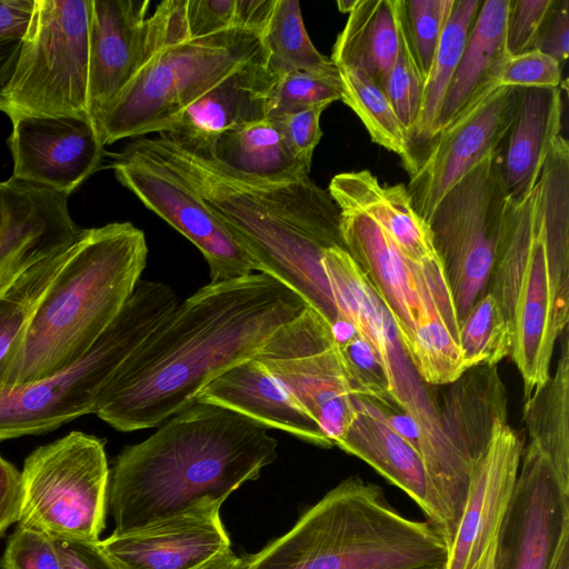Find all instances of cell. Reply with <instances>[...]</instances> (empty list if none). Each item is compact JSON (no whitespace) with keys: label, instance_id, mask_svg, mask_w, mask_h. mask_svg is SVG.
<instances>
[{"label":"cell","instance_id":"6da1fadb","mask_svg":"<svg viewBox=\"0 0 569 569\" xmlns=\"http://www.w3.org/2000/svg\"><path fill=\"white\" fill-rule=\"evenodd\" d=\"M307 306L263 272L200 288L129 358L96 415L124 432L160 426L222 372L253 358Z\"/></svg>","mask_w":569,"mask_h":569},{"label":"cell","instance_id":"7a4b0ae2","mask_svg":"<svg viewBox=\"0 0 569 569\" xmlns=\"http://www.w3.org/2000/svg\"><path fill=\"white\" fill-rule=\"evenodd\" d=\"M129 146L193 191L248 251L256 271L289 287L330 326L341 318L322 268L327 249H345L340 209L328 190L310 178L249 180L220 166L199 141L168 131Z\"/></svg>","mask_w":569,"mask_h":569},{"label":"cell","instance_id":"3957f363","mask_svg":"<svg viewBox=\"0 0 569 569\" xmlns=\"http://www.w3.org/2000/svg\"><path fill=\"white\" fill-rule=\"evenodd\" d=\"M277 456L278 441L267 427L194 402L114 459L108 492L113 533L141 530L204 505L221 507Z\"/></svg>","mask_w":569,"mask_h":569},{"label":"cell","instance_id":"277c9868","mask_svg":"<svg viewBox=\"0 0 569 569\" xmlns=\"http://www.w3.org/2000/svg\"><path fill=\"white\" fill-rule=\"evenodd\" d=\"M488 291L511 335L510 357L526 399L550 377L569 298V144L551 147L536 186L510 198L497 239Z\"/></svg>","mask_w":569,"mask_h":569},{"label":"cell","instance_id":"5b68a950","mask_svg":"<svg viewBox=\"0 0 569 569\" xmlns=\"http://www.w3.org/2000/svg\"><path fill=\"white\" fill-rule=\"evenodd\" d=\"M131 222L86 229L0 362V389L47 379L81 359L118 317L147 264Z\"/></svg>","mask_w":569,"mask_h":569},{"label":"cell","instance_id":"8992f818","mask_svg":"<svg viewBox=\"0 0 569 569\" xmlns=\"http://www.w3.org/2000/svg\"><path fill=\"white\" fill-rule=\"evenodd\" d=\"M448 553L430 522L402 516L378 485L351 476L244 557L246 569H443Z\"/></svg>","mask_w":569,"mask_h":569},{"label":"cell","instance_id":"52a82bcc","mask_svg":"<svg viewBox=\"0 0 569 569\" xmlns=\"http://www.w3.org/2000/svg\"><path fill=\"white\" fill-rule=\"evenodd\" d=\"M177 305L172 287L140 280L118 317L81 359L47 379L0 389V440L47 432L96 413L120 369Z\"/></svg>","mask_w":569,"mask_h":569},{"label":"cell","instance_id":"ba28073f","mask_svg":"<svg viewBox=\"0 0 569 569\" xmlns=\"http://www.w3.org/2000/svg\"><path fill=\"white\" fill-rule=\"evenodd\" d=\"M264 54L260 37L239 28L162 50L109 108L99 128L102 144L167 130L223 78Z\"/></svg>","mask_w":569,"mask_h":569},{"label":"cell","instance_id":"9c48e42d","mask_svg":"<svg viewBox=\"0 0 569 569\" xmlns=\"http://www.w3.org/2000/svg\"><path fill=\"white\" fill-rule=\"evenodd\" d=\"M91 0H34L0 111L22 116L88 117ZM90 119V118H89Z\"/></svg>","mask_w":569,"mask_h":569},{"label":"cell","instance_id":"30bf717a","mask_svg":"<svg viewBox=\"0 0 569 569\" xmlns=\"http://www.w3.org/2000/svg\"><path fill=\"white\" fill-rule=\"evenodd\" d=\"M109 478L104 441L94 436L73 431L38 447L21 470L18 525L54 539L100 540Z\"/></svg>","mask_w":569,"mask_h":569},{"label":"cell","instance_id":"8fae6325","mask_svg":"<svg viewBox=\"0 0 569 569\" xmlns=\"http://www.w3.org/2000/svg\"><path fill=\"white\" fill-rule=\"evenodd\" d=\"M501 149L458 181L428 220L459 322L489 287L497 239L509 201L501 173Z\"/></svg>","mask_w":569,"mask_h":569},{"label":"cell","instance_id":"7c38bea8","mask_svg":"<svg viewBox=\"0 0 569 569\" xmlns=\"http://www.w3.org/2000/svg\"><path fill=\"white\" fill-rule=\"evenodd\" d=\"M187 0H91L88 116L99 134L109 108L129 82L162 50L190 40Z\"/></svg>","mask_w":569,"mask_h":569},{"label":"cell","instance_id":"4fadbf2b","mask_svg":"<svg viewBox=\"0 0 569 569\" xmlns=\"http://www.w3.org/2000/svg\"><path fill=\"white\" fill-rule=\"evenodd\" d=\"M295 397L337 446L356 416L339 347L329 322L307 306L253 357Z\"/></svg>","mask_w":569,"mask_h":569},{"label":"cell","instance_id":"5bb4252c","mask_svg":"<svg viewBox=\"0 0 569 569\" xmlns=\"http://www.w3.org/2000/svg\"><path fill=\"white\" fill-rule=\"evenodd\" d=\"M111 168L122 186L199 249L210 283L256 271L252 258L222 221L159 162L127 144L113 154Z\"/></svg>","mask_w":569,"mask_h":569},{"label":"cell","instance_id":"9a60e30c","mask_svg":"<svg viewBox=\"0 0 569 569\" xmlns=\"http://www.w3.org/2000/svg\"><path fill=\"white\" fill-rule=\"evenodd\" d=\"M517 103V88L493 87L436 133L418 158L406 187L415 210L427 222L458 181L501 149Z\"/></svg>","mask_w":569,"mask_h":569},{"label":"cell","instance_id":"2e32d148","mask_svg":"<svg viewBox=\"0 0 569 569\" xmlns=\"http://www.w3.org/2000/svg\"><path fill=\"white\" fill-rule=\"evenodd\" d=\"M322 268L341 318L349 320L379 355L392 396L422 431L438 423V405L413 368L395 322L360 269L343 248H329Z\"/></svg>","mask_w":569,"mask_h":569},{"label":"cell","instance_id":"e0dca14e","mask_svg":"<svg viewBox=\"0 0 569 569\" xmlns=\"http://www.w3.org/2000/svg\"><path fill=\"white\" fill-rule=\"evenodd\" d=\"M568 528L569 489L560 482L547 455L529 441L500 531L501 569H548Z\"/></svg>","mask_w":569,"mask_h":569},{"label":"cell","instance_id":"ac0fdd59","mask_svg":"<svg viewBox=\"0 0 569 569\" xmlns=\"http://www.w3.org/2000/svg\"><path fill=\"white\" fill-rule=\"evenodd\" d=\"M12 177L70 194L98 170L104 150L97 129L82 116H22L8 140Z\"/></svg>","mask_w":569,"mask_h":569},{"label":"cell","instance_id":"d6986e66","mask_svg":"<svg viewBox=\"0 0 569 569\" xmlns=\"http://www.w3.org/2000/svg\"><path fill=\"white\" fill-rule=\"evenodd\" d=\"M525 442L507 421L495 425L478 459L443 569H470L500 533L512 502Z\"/></svg>","mask_w":569,"mask_h":569},{"label":"cell","instance_id":"ffe728a7","mask_svg":"<svg viewBox=\"0 0 569 569\" xmlns=\"http://www.w3.org/2000/svg\"><path fill=\"white\" fill-rule=\"evenodd\" d=\"M6 220L0 233V297L31 264L79 238L68 194L13 177L0 182Z\"/></svg>","mask_w":569,"mask_h":569},{"label":"cell","instance_id":"44dd1931","mask_svg":"<svg viewBox=\"0 0 569 569\" xmlns=\"http://www.w3.org/2000/svg\"><path fill=\"white\" fill-rule=\"evenodd\" d=\"M220 506L204 505L158 525L98 541L119 569H198L231 548Z\"/></svg>","mask_w":569,"mask_h":569},{"label":"cell","instance_id":"7402d4cb","mask_svg":"<svg viewBox=\"0 0 569 569\" xmlns=\"http://www.w3.org/2000/svg\"><path fill=\"white\" fill-rule=\"evenodd\" d=\"M353 402L356 416L337 447L360 458L405 491L449 547L448 521L420 453L389 425L369 398L353 396Z\"/></svg>","mask_w":569,"mask_h":569},{"label":"cell","instance_id":"603a6c76","mask_svg":"<svg viewBox=\"0 0 569 569\" xmlns=\"http://www.w3.org/2000/svg\"><path fill=\"white\" fill-rule=\"evenodd\" d=\"M416 313L407 355L426 385L447 386L463 372L459 318L438 256L412 262Z\"/></svg>","mask_w":569,"mask_h":569},{"label":"cell","instance_id":"cb8c5ba5","mask_svg":"<svg viewBox=\"0 0 569 569\" xmlns=\"http://www.w3.org/2000/svg\"><path fill=\"white\" fill-rule=\"evenodd\" d=\"M196 402L223 407L321 448L333 447L288 389L254 358L213 379Z\"/></svg>","mask_w":569,"mask_h":569},{"label":"cell","instance_id":"d4e9b609","mask_svg":"<svg viewBox=\"0 0 569 569\" xmlns=\"http://www.w3.org/2000/svg\"><path fill=\"white\" fill-rule=\"evenodd\" d=\"M346 251L385 305L407 352L415 328L416 292L412 262L387 232L359 211L340 209Z\"/></svg>","mask_w":569,"mask_h":569},{"label":"cell","instance_id":"484cf974","mask_svg":"<svg viewBox=\"0 0 569 569\" xmlns=\"http://www.w3.org/2000/svg\"><path fill=\"white\" fill-rule=\"evenodd\" d=\"M438 405L442 433L471 472L483 453L495 425L507 421V392L497 366L467 369L452 381Z\"/></svg>","mask_w":569,"mask_h":569},{"label":"cell","instance_id":"4316f807","mask_svg":"<svg viewBox=\"0 0 569 569\" xmlns=\"http://www.w3.org/2000/svg\"><path fill=\"white\" fill-rule=\"evenodd\" d=\"M278 78L267 67L266 54L253 59L212 87L164 131L207 140L224 130L263 120L268 118L269 97Z\"/></svg>","mask_w":569,"mask_h":569},{"label":"cell","instance_id":"83f0119b","mask_svg":"<svg viewBox=\"0 0 569 569\" xmlns=\"http://www.w3.org/2000/svg\"><path fill=\"white\" fill-rule=\"evenodd\" d=\"M328 191L339 209L365 213L410 261L436 256L428 222L415 210L405 184H382L369 170L336 174Z\"/></svg>","mask_w":569,"mask_h":569},{"label":"cell","instance_id":"f1b7e54d","mask_svg":"<svg viewBox=\"0 0 569 569\" xmlns=\"http://www.w3.org/2000/svg\"><path fill=\"white\" fill-rule=\"evenodd\" d=\"M517 89V110L501 152L502 180L510 198L526 194L536 186L561 134L563 111L561 87Z\"/></svg>","mask_w":569,"mask_h":569},{"label":"cell","instance_id":"f546056e","mask_svg":"<svg viewBox=\"0 0 569 569\" xmlns=\"http://www.w3.org/2000/svg\"><path fill=\"white\" fill-rule=\"evenodd\" d=\"M193 140L220 166L252 181L290 182L309 178L311 162L291 149L269 118L224 130L207 140Z\"/></svg>","mask_w":569,"mask_h":569},{"label":"cell","instance_id":"4dcf8cb0","mask_svg":"<svg viewBox=\"0 0 569 569\" xmlns=\"http://www.w3.org/2000/svg\"><path fill=\"white\" fill-rule=\"evenodd\" d=\"M509 6L510 0L482 1L445 96L436 133L479 96L498 87L497 76L508 56L506 20Z\"/></svg>","mask_w":569,"mask_h":569},{"label":"cell","instance_id":"1f68e13d","mask_svg":"<svg viewBox=\"0 0 569 569\" xmlns=\"http://www.w3.org/2000/svg\"><path fill=\"white\" fill-rule=\"evenodd\" d=\"M401 0H357L333 44L335 66L362 71L383 89L396 59Z\"/></svg>","mask_w":569,"mask_h":569},{"label":"cell","instance_id":"d6a6232c","mask_svg":"<svg viewBox=\"0 0 569 569\" xmlns=\"http://www.w3.org/2000/svg\"><path fill=\"white\" fill-rule=\"evenodd\" d=\"M481 4V0H453L448 21L425 80L418 121L410 136L413 169L418 158L436 134L445 96Z\"/></svg>","mask_w":569,"mask_h":569},{"label":"cell","instance_id":"836d02e7","mask_svg":"<svg viewBox=\"0 0 569 569\" xmlns=\"http://www.w3.org/2000/svg\"><path fill=\"white\" fill-rule=\"evenodd\" d=\"M561 356L553 375L526 399L523 419L530 441L549 458L560 482L569 489V348L562 332Z\"/></svg>","mask_w":569,"mask_h":569},{"label":"cell","instance_id":"e575fe53","mask_svg":"<svg viewBox=\"0 0 569 569\" xmlns=\"http://www.w3.org/2000/svg\"><path fill=\"white\" fill-rule=\"evenodd\" d=\"M267 67L278 77L289 72H308L337 77L332 60L320 53L306 30L300 3L277 0L268 27L260 37Z\"/></svg>","mask_w":569,"mask_h":569},{"label":"cell","instance_id":"d590c367","mask_svg":"<svg viewBox=\"0 0 569 569\" xmlns=\"http://www.w3.org/2000/svg\"><path fill=\"white\" fill-rule=\"evenodd\" d=\"M336 68L340 80L341 101L359 117L375 143L400 157L410 174L413 161L409 136L383 90L360 70L343 66Z\"/></svg>","mask_w":569,"mask_h":569},{"label":"cell","instance_id":"8d00e7d4","mask_svg":"<svg viewBox=\"0 0 569 569\" xmlns=\"http://www.w3.org/2000/svg\"><path fill=\"white\" fill-rule=\"evenodd\" d=\"M82 234L28 267L1 295L0 362L30 321L50 283Z\"/></svg>","mask_w":569,"mask_h":569},{"label":"cell","instance_id":"74e56055","mask_svg":"<svg viewBox=\"0 0 569 569\" xmlns=\"http://www.w3.org/2000/svg\"><path fill=\"white\" fill-rule=\"evenodd\" d=\"M459 347L465 371L497 366L511 352V335L493 296L487 291L469 309L459 326Z\"/></svg>","mask_w":569,"mask_h":569},{"label":"cell","instance_id":"f35d334b","mask_svg":"<svg viewBox=\"0 0 569 569\" xmlns=\"http://www.w3.org/2000/svg\"><path fill=\"white\" fill-rule=\"evenodd\" d=\"M398 34L396 59L382 90L406 129L410 142L421 108L425 77L410 40L405 0L400 1L398 10Z\"/></svg>","mask_w":569,"mask_h":569},{"label":"cell","instance_id":"ab89813d","mask_svg":"<svg viewBox=\"0 0 569 569\" xmlns=\"http://www.w3.org/2000/svg\"><path fill=\"white\" fill-rule=\"evenodd\" d=\"M337 100H341L339 76L284 73L279 76L271 90L268 118L319 106L329 107Z\"/></svg>","mask_w":569,"mask_h":569},{"label":"cell","instance_id":"60d3db41","mask_svg":"<svg viewBox=\"0 0 569 569\" xmlns=\"http://www.w3.org/2000/svg\"><path fill=\"white\" fill-rule=\"evenodd\" d=\"M338 347L353 396L396 402L379 355L360 333L357 332Z\"/></svg>","mask_w":569,"mask_h":569},{"label":"cell","instance_id":"b9f144b4","mask_svg":"<svg viewBox=\"0 0 569 569\" xmlns=\"http://www.w3.org/2000/svg\"><path fill=\"white\" fill-rule=\"evenodd\" d=\"M452 4L453 0H405L410 40L425 80Z\"/></svg>","mask_w":569,"mask_h":569},{"label":"cell","instance_id":"7bdbcfd3","mask_svg":"<svg viewBox=\"0 0 569 569\" xmlns=\"http://www.w3.org/2000/svg\"><path fill=\"white\" fill-rule=\"evenodd\" d=\"M1 569H66L49 535L18 525L8 538Z\"/></svg>","mask_w":569,"mask_h":569},{"label":"cell","instance_id":"ee69618b","mask_svg":"<svg viewBox=\"0 0 569 569\" xmlns=\"http://www.w3.org/2000/svg\"><path fill=\"white\" fill-rule=\"evenodd\" d=\"M561 64L552 57L532 49L519 54L507 56L496 83L512 88H560Z\"/></svg>","mask_w":569,"mask_h":569},{"label":"cell","instance_id":"f6af8a7d","mask_svg":"<svg viewBox=\"0 0 569 569\" xmlns=\"http://www.w3.org/2000/svg\"><path fill=\"white\" fill-rule=\"evenodd\" d=\"M553 0H510L506 20L509 56L532 50Z\"/></svg>","mask_w":569,"mask_h":569},{"label":"cell","instance_id":"bcb514c9","mask_svg":"<svg viewBox=\"0 0 569 569\" xmlns=\"http://www.w3.org/2000/svg\"><path fill=\"white\" fill-rule=\"evenodd\" d=\"M327 108L319 106L269 119L278 126L291 149L299 157L311 162L313 151L322 136L320 117Z\"/></svg>","mask_w":569,"mask_h":569},{"label":"cell","instance_id":"7dc6e473","mask_svg":"<svg viewBox=\"0 0 569 569\" xmlns=\"http://www.w3.org/2000/svg\"><path fill=\"white\" fill-rule=\"evenodd\" d=\"M236 0H187L189 39H199L234 28Z\"/></svg>","mask_w":569,"mask_h":569},{"label":"cell","instance_id":"c3c4849f","mask_svg":"<svg viewBox=\"0 0 569 569\" xmlns=\"http://www.w3.org/2000/svg\"><path fill=\"white\" fill-rule=\"evenodd\" d=\"M533 49L565 63L569 52V0H553Z\"/></svg>","mask_w":569,"mask_h":569},{"label":"cell","instance_id":"681fc988","mask_svg":"<svg viewBox=\"0 0 569 569\" xmlns=\"http://www.w3.org/2000/svg\"><path fill=\"white\" fill-rule=\"evenodd\" d=\"M66 569H119L98 541L54 539Z\"/></svg>","mask_w":569,"mask_h":569},{"label":"cell","instance_id":"f907efd6","mask_svg":"<svg viewBox=\"0 0 569 569\" xmlns=\"http://www.w3.org/2000/svg\"><path fill=\"white\" fill-rule=\"evenodd\" d=\"M21 493V471L0 456V537L19 521Z\"/></svg>","mask_w":569,"mask_h":569},{"label":"cell","instance_id":"816d5d0a","mask_svg":"<svg viewBox=\"0 0 569 569\" xmlns=\"http://www.w3.org/2000/svg\"><path fill=\"white\" fill-rule=\"evenodd\" d=\"M33 8L34 0H0V39H23Z\"/></svg>","mask_w":569,"mask_h":569},{"label":"cell","instance_id":"f5cc1de1","mask_svg":"<svg viewBox=\"0 0 569 569\" xmlns=\"http://www.w3.org/2000/svg\"><path fill=\"white\" fill-rule=\"evenodd\" d=\"M277 0H236L234 28L259 37L269 24Z\"/></svg>","mask_w":569,"mask_h":569},{"label":"cell","instance_id":"db71d44e","mask_svg":"<svg viewBox=\"0 0 569 569\" xmlns=\"http://www.w3.org/2000/svg\"><path fill=\"white\" fill-rule=\"evenodd\" d=\"M21 46L22 39H0V93L14 70Z\"/></svg>","mask_w":569,"mask_h":569},{"label":"cell","instance_id":"11a10c76","mask_svg":"<svg viewBox=\"0 0 569 569\" xmlns=\"http://www.w3.org/2000/svg\"><path fill=\"white\" fill-rule=\"evenodd\" d=\"M198 569H246V557L236 555L230 548Z\"/></svg>","mask_w":569,"mask_h":569},{"label":"cell","instance_id":"9f6ffc18","mask_svg":"<svg viewBox=\"0 0 569 569\" xmlns=\"http://www.w3.org/2000/svg\"><path fill=\"white\" fill-rule=\"evenodd\" d=\"M500 533L470 569H501Z\"/></svg>","mask_w":569,"mask_h":569},{"label":"cell","instance_id":"6f0895ef","mask_svg":"<svg viewBox=\"0 0 569 569\" xmlns=\"http://www.w3.org/2000/svg\"><path fill=\"white\" fill-rule=\"evenodd\" d=\"M548 569H569V528L559 538Z\"/></svg>","mask_w":569,"mask_h":569},{"label":"cell","instance_id":"680465c9","mask_svg":"<svg viewBox=\"0 0 569 569\" xmlns=\"http://www.w3.org/2000/svg\"><path fill=\"white\" fill-rule=\"evenodd\" d=\"M356 1L357 0H342V1H338L337 6H338V9L341 12H348L349 13L352 10V8L355 7Z\"/></svg>","mask_w":569,"mask_h":569},{"label":"cell","instance_id":"91938a15","mask_svg":"<svg viewBox=\"0 0 569 569\" xmlns=\"http://www.w3.org/2000/svg\"><path fill=\"white\" fill-rule=\"evenodd\" d=\"M4 220H6V210H4L3 199H2V194H1V190H0V233H1L3 224H4Z\"/></svg>","mask_w":569,"mask_h":569}]
</instances>
